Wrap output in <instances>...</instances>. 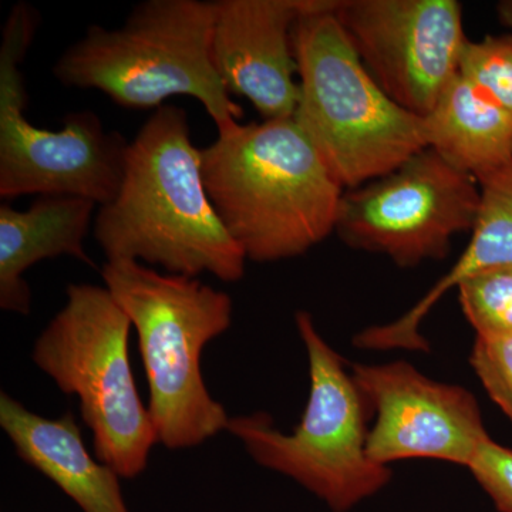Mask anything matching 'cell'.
Listing matches in <instances>:
<instances>
[{
  "instance_id": "6da1fadb",
  "label": "cell",
  "mask_w": 512,
  "mask_h": 512,
  "mask_svg": "<svg viewBox=\"0 0 512 512\" xmlns=\"http://www.w3.org/2000/svg\"><path fill=\"white\" fill-rule=\"evenodd\" d=\"M93 234L107 261L228 284L245 275L247 256L208 197L187 111L174 104L154 110L131 141L119 194L97 208Z\"/></svg>"
},
{
  "instance_id": "7a4b0ae2",
  "label": "cell",
  "mask_w": 512,
  "mask_h": 512,
  "mask_svg": "<svg viewBox=\"0 0 512 512\" xmlns=\"http://www.w3.org/2000/svg\"><path fill=\"white\" fill-rule=\"evenodd\" d=\"M208 197L249 261L298 258L335 232L345 190L295 117L241 124L201 148Z\"/></svg>"
},
{
  "instance_id": "3957f363",
  "label": "cell",
  "mask_w": 512,
  "mask_h": 512,
  "mask_svg": "<svg viewBox=\"0 0 512 512\" xmlns=\"http://www.w3.org/2000/svg\"><path fill=\"white\" fill-rule=\"evenodd\" d=\"M100 272L136 329L158 443L185 450L227 431L231 417L208 392L201 359L205 346L231 328V296L137 261H107Z\"/></svg>"
},
{
  "instance_id": "277c9868",
  "label": "cell",
  "mask_w": 512,
  "mask_h": 512,
  "mask_svg": "<svg viewBox=\"0 0 512 512\" xmlns=\"http://www.w3.org/2000/svg\"><path fill=\"white\" fill-rule=\"evenodd\" d=\"M214 2L146 0L116 29L94 25L53 66L64 87L93 89L130 110L160 109L174 96L200 101L218 134L237 126L231 99L212 59Z\"/></svg>"
},
{
  "instance_id": "5b68a950",
  "label": "cell",
  "mask_w": 512,
  "mask_h": 512,
  "mask_svg": "<svg viewBox=\"0 0 512 512\" xmlns=\"http://www.w3.org/2000/svg\"><path fill=\"white\" fill-rule=\"evenodd\" d=\"M322 0L292 32L298 64L295 120L343 190L390 173L427 148L423 117L383 92Z\"/></svg>"
},
{
  "instance_id": "8992f818",
  "label": "cell",
  "mask_w": 512,
  "mask_h": 512,
  "mask_svg": "<svg viewBox=\"0 0 512 512\" xmlns=\"http://www.w3.org/2000/svg\"><path fill=\"white\" fill-rule=\"evenodd\" d=\"M295 322L311 379L301 423L286 434L258 412L231 417L227 431L258 466L292 478L330 511L349 512L382 491L392 470L367 456L373 410L345 359L322 338L311 313L299 311Z\"/></svg>"
},
{
  "instance_id": "52a82bcc",
  "label": "cell",
  "mask_w": 512,
  "mask_h": 512,
  "mask_svg": "<svg viewBox=\"0 0 512 512\" xmlns=\"http://www.w3.org/2000/svg\"><path fill=\"white\" fill-rule=\"evenodd\" d=\"M66 296L36 339L33 363L64 394L79 399L94 456L121 478H136L146 471L158 439L128 356L133 325L106 286L72 284Z\"/></svg>"
},
{
  "instance_id": "ba28073f",
  "label": "cell",
  "mask_w": 512,
  "mask_h": 512,
  "mask_svg": "<svg viewBox=\"0 0 512 512\" xmlns=\"http://www.w3.org/2000/svg\"><path fill=\"white\" fill-rule=\"evenodd\" d=\"M477 178L424 148L390 173L343 192L335 234L348 247L386 255L400 268L439 261L480 210Z\"/></svg>"
},
{
  "instance_id": "9c48e42d",
  "label": "cell",
  "mask_w": 512,
  "mask_h": 512,
  "mask_svg": "<svg viewBox=\"0 0 512 512\" xmlns=\"http://www.w3.org/2000/svg\"><path fill=\"white\" fill-rule=\"evenodd\" d=\"M20 62L0 57V197H79L109 204L123 183L128 146L90 110L64 117L59 130L26 119Z\"/></svg>"
},
{
  "instance_id": "30bf717a",
  "label": "cell",
  "mask_w": 512,
  "mask_h": 512,
  "mask_svg": "<svg viewBox=\"0 0 512 512\" xmlns=\"http://www.w3.org/2000/svg\"><path fill=\"white\" fill-rule=\"evenodd\" d=\"M335 15L370 76L416 116L460 73L468 39L456 0H338Z\"/></svg>"
},
{
  "instance_id": "8fae6325",
  "label": "cell",
  "mask_w": 512,
  "mask_h": 512,
  "mask_svg": "<svg viewBox=\"0 0 512 512\" xmlns=\"http://www.w3.org/2000/svg\"><path fill=\"white\" fill-rule=\"evenodd\" d=\"M352 375L376 421L367 456L380 466L409 458H433L470 466L491 439L473 393L436 382L406 362L353 365Z\"/></svg>"
},
{
  "instance_id": "7c38bea8",
  "label": "cell",
  "mask_w": 512,
  "mask_h": 512,
  "mask_svg": "<svg viewBox=\"0 0 512 512\" xmlns=\"http://www.w3.org/2000/svg\"><path fill=\"white\" fill-rule=\"evenodd\" d=\"M322 0H217L212 59L229 93L245 97L265 120L295 116L298 64L292 32Z\"/></svg>"
},
{
  "instance_id": "4fadbf2b",
  "label": "cell",
  "mask_w": 512,
  "mask_h": 512,
  "mask_svg": "<svg viewBox=\"0 0 512 512\" xmlns=\"http://www.w3.org/2000/svg\"><path fill=\"white\" fill-rule=\"evenodd\" d=\"M0 427L20 460L49 478L83 512H130L121 477L87 450L72 413L49 419L2 392Z\"/></svg>"
},
{
  "instance_id": "5bb4252c",
  "label": "cell",
  "mask_w": 512,
  "mask_h": 512,
  "mask_svg": "<svg viewBox=\"0 0 512 512\" xmlns=\"http://www.w3.org/2000/svg\"><path fill=\"white\" fill-rule=\"evenodd\" d=\"M96 204L79 197H39L28 210L0 205V308L28 316L32 291L25 281L37 262L70 256L94 266L84 239L96 217Z\"/></svg>"
},
{
  "instance_id": "9a60e30c",
  "label": "cell",
  "mask_w": 512,
  "mask_h": 512,
  "mask_svg": "<svg viewBox=\"0 0 512 512\" xmlns=\"http://www.w3.org/2000/svg\"><path fill=\"white\" fill-rule=\"evenodd\" d=\"M481 202L466 251L448 274L399 319L383 326H370L355 338L366 350H429L420 326L437 302L468 276L512 265V163L481 175Z\"/></svg>"
},
{
  "instance_id": "2e32d148",
  "label": "cell",
  "mask_w": 512,
  "mask_h": 512,
  "mask_svg": "<svg viewBox=\"0 0 512 512\" xmlns=\"http://www.w3.org/2000/svg\"><path fill=\"white\" fill-rule=\"evenodd\" d=\"M427 148L481 177L512 163V116L458 73L423 117Z\"/></svg>"
},
{
  "instance_id": "e0dca14e",
  "label": "cell",
  "mask_w": 512,
  "mask_h": 512,
  "mask_svg": "<svg viewBox=\"0 0 512 512\" xmlns=\"http://www.w3.org/2000/svg\"><path fill=\"white\" fill-rule=\"evenodd\" d=\"M457 289L461 309L478 338H511L512 265L477 272Z\"/></svg>"
},
{
  "instance_id": "ac0fdd59",
  "label": "cell",
  "mask_w": 512,
  "mask_h": 512,
  "mask_svg": "<svg viewBox=\"0 0 512 512\" xmlns=\"http://www.w3.org/2000/svg\"><path fill=\"white\" fill-rule=\"evenodd\" d=\"M460 73L512 116V36L468 39Z\"/></svg>"
},
{
  "instance_id": "d6986e66",
  "label": "cell",
  "mask_w": 512,
  "mask_h": 512,
  "mask_svg": "<svg viewBox=\"0 0 512 512\" xmlns=\"http://www.w3.org/2000/svg\"><path fill=\"white\" fill-rule=\"evenodd\" d=\"M470 363L488 396L512 423V336L474 340Z\"/></svg>"
},
{
  "instance_id": "ffe728a7",
  "label": "cell",
  "mask_w": 512,
  "mask_h": 512,
  "mask_svg": "<svg viewBox=\"0 0 512 512\" xmlns=\"http://www.w3.org/2000/svg\"><path fill=\"white\" fill-rule=\"evenodd\" d=\"M468 470L491 498L498 511L512 512L511 448L488 439L478 448L476 457L471 461Z\"/></svg>"
},
{
  "instance_id": "44dd1931",
  "label": "cell",
  "mask_w": 512,
  "mask_h": 512,
  "mask_svg": "<svg viewBox=\"0 0 512 512\" xmlns=\"http://www.w3.org/2000/svg\"><path fill=\"white\" fill-rule=\"evenodd\" d=\"M495 13H497L498 22L512 30V0H501L495 6Z\"/></svg>"
}]
</instances>
